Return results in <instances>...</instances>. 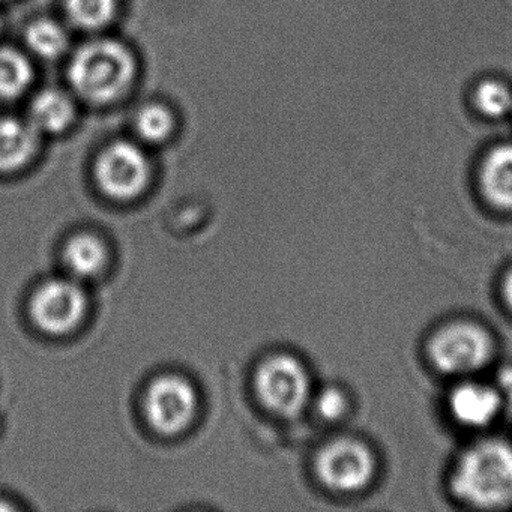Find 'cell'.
<instances>
[{
	"mask_svg": "<svg viewBox=\"0 0 512 512\" xmlns=\"http://www.w3.org/2000/svg\"><path fill=\"white\" fill-rule=\"evenodd\" d=\"M451 488L458 499L478 508L512 505V445L500 439L470 445L455 463Z\"/></svg>",
	"mask_w": 512,
	"mask_h": 512,
	"instance_id": "obj_1",
	"label": "cell"
},
{
	"mask_svg": "<svg viewBox=\"0 0 512 512\" xmlns=\"http://www.w3.org/2000/svg\"><path fill=\"white\" fill-rule=\"evenodd\" d=\"M137 76L133 52L121 41L95 40L80 47L68 67L74 92L92 104H110L128 94Z\"/></svg>",
	"mask_w": 512,
	"mask_h": 512,
	"instance_id": "obj_2",
	"label": "cell"
},
{
	"mask_svg": "<svg viewBox=\"0 0 512 512\" xmlns=\"http://www.w3.org/2000/svg\"><path fill=\"white\" fill-rule=\"evenodd\" d=\"M493 338L484 326L469 320L449 322L437 329L427 344L431 364L445 374L467 376L490 362Z\"/></svg>",
	"mask_w": 512,
	"mask_h": 512,
	"instance_id": "obj_3",
	"label": "cell"
},
{
	"mask_svg": "<svg viewBox=\"0 0 512 512\" xmlns=\"http://www.w3.org/2000/svg\"><path fill=\"white\" fill-rule=\"evenodd\" d=\"M263 406L280 416H296L310 400V377L304 365L290 355L266 359L256 376Z\"/></svg>",
	"mask_w": 512,
	"mask_h": 512,
	"instance_id": "obj_4",
	"label": "cell"
},
{
	"mask_svg": "<svg viewBox=\"0 0 512 512\" xmlns=\"http://www.w3.org/2000/svg\"><path fill=\"white\" fill-rule=\"evenodd\" d=\"M316 472L322 484L331 490L353 493L370 484L376 473V458L361 440L340 437L320 449Z\"/></svg>",
	"mask_w": 512,
	"mask_h": 512,
	"instance_id": "obj_5",
	"label": "cell"
},
{
	"mask_svg": "<svg viewBox=\"0 0 512 512\" xmlns=\"http://www.w3.org/2000/svg\"><path fill=\"white\" fill-rule=\"evenodd\" d=\"M95 176L101 190L118 200L139 196L151 179L148 155L133 142H113L107 146L95 164Z\"/></svg>",
	"mask_w": 512,
	"mask_h": 512,
	"instance_id": "obj_6",
	"label": "cell"
},
{
	"mask_svg": "<svg viewBox=\"0 0 512 512\" xmlns=\"http://www.w3.org/2000/svg\"><path fill=\"white\" fill-rule=\"evenodd\" d=\"M88 307L85 290L76 278H56L44 283L34 295L31 314L38 328L49 334L73 331Z\"/></svg>",
	"mask_w": 512,
	"mask_h": 512,
	"instance_id": "obj_7",
	"label": "cell"
},
{
	"mask_svg": "<svg viewBox=\"0 0 512 512\" xmlns=\"http://www.w3.org/2000/svg\"><path fill=\"white\" fill-rule=\"evenodd\" d=\"M145 407L149 422L155 430L164 434L179 433L196 415V391L182 377H160L149 388Z\"/></svg>",
	"mask_w": 512,
	"mask_h": 512,
	"instance_id": "obj_8",
	"label": "cell"
},
{
	"mask_svg": "<svg viewBox=\"0 0 512 512\" xmlns=\"http://www.w3.org/2000/svg\"><path fill=\"white\" fill-rule=\"evenodd\" d=\"M452 418L467 428H484L503 412L499 392L494 385L466 380L458 383L449 394Z\"/></svg>",
	"mask_w": 512,
	"mask_h": 512,
	"instance_id": "obj_9",
	"label": "cell"
},
{
	"mask_svg": "<svg viewBox=\"0 0 512 512\" xmlns=\"http://www.w3.org/2000/svg\"><path fill=\"white\" fill-rule=\"evenodd\" d=\"M40 148V133L31 122L16 118L0 119V172L25 167Z\"/></svg>",
	"mask_w": 512,
	"mask_h": 512,
	"instance_id": "obj_10",
	"label": "cell"
},
{
	"mask_svg": "<svg viewBox=\"0 0 512 512\" xmlns=\"http://www.w3.org/2000/svg\"><path fill=\"white\" fill-rule=\"evenodd\" d=\"M76 118V101L61 89H46L32 101L29 122L40 134L64 133Z\"/></svg>",
	"mask_w": 512,
	"mask_h": 512,
	"instance_id": "obj_11",
	"label": "cell"
},
{
	"mask_svg": "<svg viewBox=\"0 0 512 512\" xmlns=\"http://www.w3.org/2000/svg\"><path fill=\"white\" fill-rule=\"evenodd\" d=\"M481 185L491 205L512 209V145L493 149L481 169Z\"/></svg>",
	"mask_w": 512,
	"mask_h": 512,
	"instance_id": "obj_12",
	"label": "cell"
},
{
	"mask_svg": "<svg viewBox=\"0 0 512 512\" xmlns=\"http://www.w3.org/2000/svg\"><path fill=\"white\" fill-rule=\"evenodd\" d=\"M65 266L76 280L97 277L106 266L107 250L100 239L79 235L68 242L64 251Z\"/></svg>",
	"mask_w": 512,
	"mask_h": 512,
	"instance_id": "obj_13",
	"label": "cell"
},
{
	"mask_svg": "<svg viewBox=\"0 0 512 512\" xmlns=\"http://www.w3.org/2000/svg\"><path fill=\"white\" fill-rule=\"evenodd\" d=\"M34 82L31 61L19 50L0 47V98L14 100L22 97Z\"/></svg>",
	"mask_w": 512,
	"mask_h": 512,
	"instance_id": "obj_14",
	"label": "cell"
},
{
	"mask_svg": "<svg viewBox=\"0 0 512 512\" xmlns=\"http://www.w3.org/2000/svg\"><path fill=\"white\" fill-rule=\"evenodd\" d=\"M26 43L29 49L43 59H58L67 52L68 38L64 26L55 20H35L26 31Z\"/></svg>",
	"mask_w": 512,
	"mask_h": 512,
	"instance_id": "obj_15",
	"label": "cell"
},
{
	"mask_svg": "<svg viewBox=\"0 0 512 512\" xmlns=\"http://www.w3.org/2000/svg\"><path fill=\"white\" fill-rule=\"evenodd\" d=\"M65 10L77 28L97 31L113 22L118 0H65Z\"/></svg>",
	"mask_w": 512,
	"mask_h": 512,
	"instance_id": "obj_16",
	"label": "cell"
},
{
	"mask_svg": "<svg viewBox=\"0 0 512 512\" xmlns=\"http://www.w3.org/2000/svg\"><path fill=\"white\" fill-rule=\"evenodd\" d=\"M136 131L146 142H164L175 131L173 113L163 104H148L137 113Z\"/></svg>",
	"mask_w": 512,
	"mask_h": 512,
	"instance_id": "obj_17",
	"label": "cell"
},
{
	"mask_svg": "<svg viewBox=\"0 0 512 512\" xmlns=\"http://www.w3.org/2000/svg\"><path fill=\"white\" fill-rule=\"evenodd\" d=\"M476 106L484 115L499 118L512 110V92L499 82H484L476 91Z\"/></svg>",
	"mask_w": 512,
	"mask_h": 512,
	"instance_id": "obj_18",
	"label": "cell"
},
{
	"mask_svg": "<svg viewBox=\"0 0 512 512\" xmlns=\"http://www.w3.org/2000/svg\"><path fill=\"white\" fill-rule=\"evenodd\" d=\"M314 407L320 418L334 422L346 415L350 401L343 389L338 386H326L317 395Z\"/></svg>",
	"mask_w": 512,
	"mask_h": 512,
	"instance_id": "obj_19",
	"label": "cell"
},
{
	"mask_svg": "<svg viewBox=\"0 0 512 512\" xmlns=\"http://www.w3.org/2000/svg\"><path fill=\"white\" fill-rule=\"evenodd\" d=\"M493 385L499 392L503 412L512 415V365H506L497 371Z\"/></svg>",
	"mask_w": 512,
	"mask_h": 512,
	"instance_id": "obj_20",
	"label": "cell"
},
{
	"mask_svg": "<svg viewBox=\"0 0 512 512\" xmlns=\"http://www.w3.org/2000/svg\"><path fill=\"white\" fill-rule=\"evenodd\" d=\"M503 298H505L506 304L509 305V308L512 310V269L508 271V274L505 275V280H503Z\"/></svg>",
	"mask_w": 512,
	"mask_h": 512,
	"instance_id": "obj_21",
	"label": "cell"
},
{
	"mask_svg": "<svg viewBox=\"0 0 512 512\" xmlns=\"http://www.w3.org/2000/svg\"><path fill=\"white\" fill-rule=\"evenodd\" d=\"M0 32H2V19H0Z\"/></svg>",
	"mask_w": 512,
	"mask_h": 512,
	"instance_id": "obj_22",
	"label": "cell"
}]
</instances>
